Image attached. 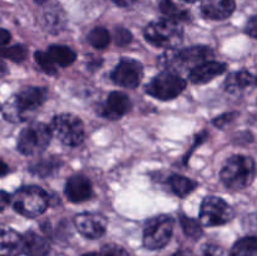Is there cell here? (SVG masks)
<instances>
[{"instance_id":"29","label":"cell","mask_w":257,"mask_h":256,"mask_svg":"<svg viewBox=\"0 0 257 256\" xmlns=\"http://www.w3.org/2000/svg\"><path fill=\"white\" fill-rule=\"evenodd\" d=\"M28 49L23 45H15L12 48H5V49L0 50V57L8 58V59L13 60V62H23L27 58Z\"/></svg>"},{"instance_id":"6","label":"cell","mask_w":257,"mask_h":256,"mask_svg":"<svg viewBox=\"0 0 257 256\" xmlns=\"http://www.w3.org/2000/svg\"><path fill=\"white\" fill-rule=\"evenodd\" d=\"M50 131L65 146H79L85 138L84 124L79 117L70 113L55 115L50 123Z\"/></svg>"},{"instance_id":"35","label":"cell","mask_w":257,"mask_h":256,"mask_svg":"<svg viewBox=\"0 0 257 256\" xmlns=\"http://www.w3.org/2000/svg\"><path fill=\"white\" fill-rule=\"evenodd\" d=\"M10 198L12 197H10L7 192H4V191H0V211H3L8 205H9Z\"/></svg>"},{"instance_id":"33","label":"cell","mask_w":257,"mask_h":256,"mask_svg":"<svg viewBox=\"0 0 257 256\" xmlns=\"http://www.w3.org/2000/svg\"><path fill=\"white\" fill-rule=\"evenodd\" d=\"M202 256H225V251L221 246L208 243L202 248Z\"/></svg>"},{"instance_id":"36","label":"cell","mask_w":257,"mask_h":256,"mask_svg":"<svg viewBox=\"0 0 257 256\" xmlns=\"http://www.w3.org/2000/svg\"><path fill=\"white\" fill-rule=\"evenodd\" d=\"M10 38H12L10 33L8 30L0 28V47L2 45H7L10 42Z\"/></svg>"},{"instance_id":"2","label":"cell","mask_w":257,"mask_h":256,"mask_svg":"<svg viewBox=\"0 0 257 256\" xmlns=\"http://www.w3.org/2000/svg\"><path fill=\"white\" fill-rule=\"evenodd\" d=\"M213 57V50L208 47H190L186 49H167L160 57L158 64L165 68L166 72H185L193 69L196 65L207 62Z\"/></svg>"},{"instance_id":"7","label":"cell","mask_w":257,"mask_h":256,"mask_svg":"<svg viewBox=\"0 0 257 256\" xmlns=\"http://www.w3.org/2000/svg\"><path fill=\"white\" fill-rule=\"evenodd\" d=\"M52 131L47 124L34 122L20 132L18 150L25 156H37L45 151L52 140Z\"/></svg>"},{"instance_id":"22","label":"cell","mask_w":257,"mask_h":256,"mask_svg":"<svg viewBox=\"0 0 257 256\" xmlns=\"http://www.w3.org/2000/svg\"><path fill=\"white\" fill-rule=\"evenodd\" d=\"M168 185H170L172 192L181 198L186 197L190 193H192L195 191V188L197 187V183L195 181L181 175L171 176L168 178Z\"/></svg>"},{"instance_id":"42","label":"cell","mask_w":257,"mask_h":256,"mask_svg":"<svg viewBox=\"0 0 257 256\" xmlns=\"http://www.w3.org/2000/svg\"><path fill=\"white\" fill-rule=\"evenodd\" d=\"M35 3H37V4H44L45 2H47V0H34Z\"/></svg>"},{"instance_id":"5","label":"cell","mask_w":257,"mask_h":256,"mask_svg":"<svg viewBox=\"0 0 257 256\" xmlns=\"http://www.w3.org/2000/svg\"><path fill=\"white\" fill-rule=\"evenodd\" d=\"M145 38L155 47L176 49L183 39V30L180 23L165 18L151 22L145 29Z\"/></svg>"},{"instance_id":"41","label":"cell","mask_w":257,"mask_h":256,"mask_svg":"<svg viewBox=\"0 0 257 256\" xmlns=\"http://www.w3.org/2000/svg\"><path fill=\"white\" fill-rule=\"evenodd\" d=\"M82 256H103L100 252H88V253H84V255Z\"/></svg>"},{"instance_id":"12","label":"cell","mask_w":257,"mask_h":256,"mask_svg":"<svg viewBox=\"0 0 257 256\" xmlns=\"http://www.w3.org/2000/svg\"><path fill=\"white\" fill-rule=\"evenodd\" d=\"M74 225L77 230L87 238H99L107 231L108 221L100 213L84 212L74 217Z\"/></svg>"},{"instance_id":"15","label":"cell","mask_w":257,"mask_h":256,"mask_svg":"<svg viewBox=\"0 0 257 256\" xmlns=\"http://www.w3.org/2000/svg\"><path fill=\"white\" fill-rule=\"evenodd\" d=\"M64 192L68 200L72 202H83L92 197L93 187L85 176L77 175L67 181Z\"/></svg>"},{"instance_id":"11","label":"cell","mask_w":257,"mask_h":256,"mask_svg":"<svg viewBox=\"0 0 257 256\" xmlns=\"http://www.w3.org/2000/svg\"><path fill=\"white\" fill-rule=\"evenodd\" d=\"M110 78L117 85L135 89L142 82L143 65L136 59L122 58L113 69Z\"/></svg>"},{"instance_id":"13","label":"cell","mask_w":257,"mask_h":256,"mask_svg":"<svg viewBox=\"0 0 257 256\" xmlns=\"http://www.w3.org/2000/svg\"><path fill=\"white\" fill-rule=\"evenodd\" d=\"M132 108L130 97L123 92H112L100 107V114L108 119H119Z\"/></svg>"},{"instance_id":"39","label":"cell","mask_w":257,"mask_h":256,"mask_svg":"<svg viewBox=\"0 0 257 256\" xmlns=\"http://www.w3.org/2000/svg\"><path fill=\"white\" fill-rule=\"evenodd\" d=\"M8 171H9V168H8L7 163H5L4 161L0 160V177H3V176L7 175Z\"/></svg>"},{"instance_id":"4","label":"cell","mask_w":257,"mask_h":256,"mask_svg":"<svg viewBox=\"0 0 257 256\" xmlns=\"http://www.w3.org/2000/svg\"><path fill=\"white\" fill-rule=\"evenodd\" d=\"M13 207L19 215L35 218L45 212L49 205V197L43 188L38 186H25L14 193Z\"/></svg>"},{"instance_id":"16","label":"cell","mask_w":257,"mask_h":256,"mask_svg":"<svg viewBox=\"0 0 257 256\" xmlns=\"http://www.w3.org/2000/svg\"><path fill=\"white\" fill-rule=\"evenodd\" d=\"M255 77L247 70L231 73L225 82V90L233 95H242L255 88Z\"/></svg>"},{"instance_id":"43","label":"cell","mask_w":257,"mask_h":256,"mask_svg":"<svg viewBox=\"0 0 257 256\" xmlns=\"http://www.w3.org/2000/svg\"><path fill=\"white\" fill-rule=\"evenodd\" d=\"M183 2H187V3H195V2H197V0H183Z\"/></svg>"},{"instance_id":"8","label":"cell","mask_w":257,"mask_h":256,"mask_svg":"<svg viewBox=\"0 0 257 256\" xmlns=\"http://www.w3.org/2000/svg\"><path fill=\"white\" fill-rule=\"evenodd\" d=\"M175 221L168 215H160L147 221L143 231V245L148 250H160L170 242Z\"/></svg>"},{"instance_id":"31","label":"cell","mask_w":257,"mask_h":256,"mask_svg":"<svg viewBox=\"0 0 257 256\" xmlns=\"http://www.w3.org/2000/svg\"><path fill=\"white\" fill-rule=\"evenodd\" d=\"M103 256H131L122 246L115 245V243H108L102 247L100 251Z\"/></svg>"},{"instance_id":"24","label":"cell","mask_w":257,"mask_h":256,"mask_svg":"<svg viewBox=\"0 0 257 256\" xmlns=\"http://www.w3.org/2000/svg\"><path fill=\"white\" fill-rule=\"evenodd\" d=\"M87 40L92 47L97 48V49H104L110 44L112 38H110L109 33L105 28L97 27L88 33Z\"/></svg>"},{"instance_id":"3","label":"cell","mask_w":257,"mask_h":256,"mask_svg":"<svg viewBox=\"0 0 257 256\" xmlns=\"http://www.w3.org/2000/svg\"><path fill=\"white\" fill-rule=\"evenodd\" d=\"M255 173V161L248 156L237 155L226 161L220 172V177L227 188L241 191L252 183Z\"/></svg>"},{"instance_id":"32","label":"cell","mask_w":257,"mask_h":256,"mask_svg":"<svg viewBox=\"0 0 257 256\" xmlns=\"http://www.w3.org/2000/svg\"><path fill=\"white\" fill-rule=\"evenodd\" d=\"M236 117H237V113H236V112L225 113V114L218 115V117H216L215 119H213V124H215L216 127L223 128L226 124H228V123L232 122V120L235 119Z\"/></svg>"},{"instance_id":"44","label":"cell","mask_w":257,"mask_h":256,"mask_svg":"<svg viewBox=\"0 0 257 256\" xmlns=\"http://www.w3.org/2000/svg\"><path fill=\"white\" fill-rule=\"evenodd\" d=\"M0 109H2V105H0Z\"/></svg>"},{"instance_id":"34","label":"cell","mask_w":257,"mask_h":256,"mask_svg":"<svg viewBox=\"0 0 257 256\" xmlns=\"http://www.w3.org/2000/svg\"><path fill=\"white\" fill-rule=\"evenodd\" d=\"M246 32L250 34L251 38H256L257 37V19L256 17H252L247 23V29Z\"/></svg>"},{"instance_id":"37","label":"cell","mask_w":257,"mask_h":256,"mask_svg":"<svg viewBox=\"0 0 257 256\" xmlns=\"http://www.w3.org/2000/svg\"><path fill=\"white\" fill-rule=\"evenodd\" d=\"M114 4H117L118 7H122V8H127V7H131V5L135 4L137 0H112Z\"/></svg>"},{"instance_id":"21","label":"cell","mask_w":257,"mask_h":256,"mask_svg":"<svg viewBox=\"0 0 257 256\" xmlns=\"http://www.w3.org/2000/svg\"><path fill=\"white\" fill-rule=\"evenodd\" d=\"M48 55L52 58L55 65L67 68L74 63L77 59V54L73 49L65 45H50L48 49Z\"/></svg>"},{"instance_id":"38","label":"cell","mask_w":257,"mask_h":256,"mask_svg":"<svg viewBox=\"0 0 257 256\" xmlns=\"http://www.w3.org/2000/svg\"><path fill=\"white\" fill-rule=\"evenodd\" d=\"M9 73V69H8V65L0 59V78H4L5 75Z\"/></svg>"},{"instance_id":"14","label":"cell","mask_w":257,"mask_h":256,"mask_svg":"<svg viewBox=\"0 0 257 256\" xmlns=\"http://www.w3.org/2000/svg\"><path fill=\"white\" fill-rule=\"evenodd\" d=\"M226 70H227V65L225 63L207 60L190 70V80L193 84H206L217 78L218 75L223 74Z\"/></svg>"},{"instance_id":"26","label":"cell","mask_w":257,"mask_h":256,"mask_svg":"<svg viewBox=\"0 0 257 256\" xmlns=\"http://www.w3.org/2000/svg\"><path fill=\"white\" fill-rule=\"evenodd\" d=\"M58 161L48 158V160H42L39 162H35L34 165L30 166V172L34 175L40 176V177H47V176L52 175L55 170L58 168L57 165Z\"/></svg>"},{"instance_id":"17","label":"cell","mask_w":257,"mask_h":256,"mask_svg":"<svg viewBox=\"0 0 257 256\" xmlns=\"http://www.w3.org/2000/svg\"><path fill=\"white\" fill-rule=\"evenodd\" d=\"M235 8V0H202L201 3V12L203 17L212 20L227 19Z\"/></svg>"},{"instance_id":"40","label":"cell","mask_w":257,"mask_h":256,"mask_svg":"<svg viewBox=\"0 0 257 256\" xmlns=\"http://www.w3.org/2000/svg\"><path fill=\"white\" fill-rule=\"evenodd\" d=\"M172 256H192L190 251H178V252L173 253Z\"/></svg>"},{"instance_id":"9","label":"cell","mask_w":257,"mask_h":256,"mask_svg":"<svg viewBox=\"0 0 257 256\" xmlns=\"http://www.w3.org/2000/svg\"><path fill=\"white\" fill-rule=\"evenodd\" d=\"M185 88L186 80L180 74L165 70L146 85V93L160 100H171L177 98Z\"/></svg>"},{"instance_id":"19","label":"cell","mask_w":257,"mask_h":256,"mask_svg":"<svg viewBox=\"0 0 257 256\" xmlns=\"http://www.w3.org/2000/svg\"><path fill=\"white\" fill-rule=\"evenodd\" d=\"M67 25V15L59 4H50L43 12V27L50 34H58Z\"/></svg>"},{"instance_id":"10","label":"cell","mask_w":257,"mask_h":256,"mask_svg":"<svg viewBox=\"0 0 257 256\" xmlns=\"http://www.w3.org/2000/svg\"><path fill=\"white\" fill-rule=\"evenodd\" d=\"M235 217L232 206L225 200L216 196H208L203 198L200 211V221L203 226L213 227L230 222Z\"/></svg>"},{"instance_id":"20","label":"cell","mask_w":257,"mask_h":256,"mask_svg":"<svg viewBox=\"0 0 257 256\" xmlns=\"http://www.w3.org/2000/svg\"><path fill=\"white\" fill-rule=\"evenodd\" d=\"M49 251L50 243L44 236L32 230L23 236V253L27 256H48Z\"/></svg>"},{"instance_id":"23","label":"cell","mask_w":257,"mask_h":256,"mask_svg":"<svg viewBox=\"0 0 257 256\" xmlns=\"http://www.w3.org/2000/svg\"><path fill=\"white\" fill-rule=\"evenodd\" d=\"M160 9L167 19L173 20L176 23L187 22L190 19V14H188L187 10L176 5L172 0H162L160 4Z\"/></svg>"},{"instance_id":"28","label":"cell","mask_w":257,"mask_h":256,"mask_svg":"<svg viewBox=\"0 0 257 256\" xmlns=\"http://www.w3.org/2000/svg\"><path fill=\"white\" fill-rule=\"evenodd\" d=\"M34 59L35 62L38 63L40 68L43 69V72L47 73L49 75H55L57 74V65L54 64V62L52 60V58L48 55V53L45 52H37L34 54Z\"/></svg>"},{"instance_id":"27","label":"cell","mask_w":257,"mask_h":256,"mask_svg":"<svg viewBox=\"0 0 257 256\" xmlns=\"http://www.w3.org/2000/svg\"><path fill=\"white\" fill-rule=\"evenodd\" d=\"M181 225H182L183 231L187 236L192 238H198L202 235V228H201L200 222L195 218L187 217L185 215H181Z\"/></svg>"},{"instance_id":"1","label":"cell","mask_w":257,"mask_h":256,"mask_svg":"<svg viewBox=\"0 0 257 256\" xmlns=\"http://www.w3.org/2000/svg\"><path fill=\"white\" fill-rule=\"evenodd\" d=\"M47 95V89L43 87L24 88L5 103L4 107L2 108L3 115L9 122H24L32 113L44 104Z\"/></svg>"},{"instance_id":"30","label":"cell","mask_w":257,"mask_h":256,"mask_svg":"<svg viewBox=\"0 0 257 256\" xmlns=\"http://www.w3.org/2000/svg\"><path fill=\"white\" fill-rule=\"evenodd\" d=\"M114 42L119 47H124L132 42V34L130 33V30L124 29V28H117L114 30Z\"/></svg>"},{"instance_id":"25","label":"cell","mask_w":257,"mask_h":256,"mask_svg":"<svg viewBox=\"0 0 257 256\" xmlns=\"http://www.w3.org/2000/svg\"><path fill=\"white\" fill-rule=\"evenodd\" d=\"M256 237H243L233 245L230 256H256Z\"/></svg>"},{"instance_id":"18","label":"cell","mask_w":257,"mask_h":256,"mask_svg":"<svg viewBox=\"0 0 257 256\" xmlns=\"http://www.w3.org/2000/svg\"><path fill=\"white\" fill-rule=\"evenodd\" d=\"M23 253V236L10 227L0 226V256Z\"/></svg>"}]
</instances>
